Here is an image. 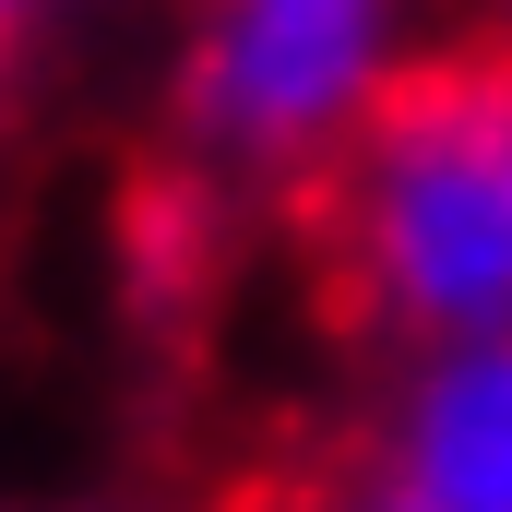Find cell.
<instances>
[{
  "instance_id": "obj_1",
  "label": "cell",
  "mask_w": 512,
  "mask_h": 512,
  "mask_svg": "<svg viewBox=\"0 0 512 512\" xmlns=\"http://www.w3.org/2000/svg\"><path fill=\"white\" fill-rule=\"evenodd\" d=\"M310 239L334 310L393 358L512 334V24L405 48L358 131L310 167Z\"/></svg>"
},
{
  "instance_id": "obj_2",
  "label": "cell",
  "mask_w": 512,
  "mask_h": 512,
  "mask_svg": "<svg viewBox=\"0 0 512 512\" xmlns=\"http://www.w3.org/2000/svg\"><path fill=\"white\" fill-rule=\"evenodd\" d=\"M417 0H203L179 48V131L227 179H310L405 72Z\"/></svg>"
},
{
  "instance_id": "obj_3",
  "label": "cell",
  "mask_w": 512,
  "mask_h": 512,
  "mask_svg": "<svg viewBox=\"0 0 512 512\" xmlns=\"http://www.w3.org/2000/svg\"><path fill=\"white\" fill-rule=\"evenodd\" d=\"M358 489L405 512H512V334L417 346L358 429Z\"/></svg>"
},
{
  "instance_id": "obj_4",
  "label": "cell",
  "mask_w": 512,
  "mask_h": 512,
  "mask_svg": "<svg viewBox=\"0 0 512 512\" xmlns=\"http://www.w3.org/2000/svg\"><path fill=\"white\" fill-rule=\"evenodd\" d=\"M24 12H48V0H0V24H24Z\"/></svg>"
},
{
  "instance_id": "obj_5",
  "label": "cell",
  "mask_w": 512,
  "mask_h": 512,
  "mask_svg": "<svg viewBox=\"0 0 512 512\" xmlns=\"http://www.w3.org/2000/svg\"><path fill=\"white\" fill-rule=\"evenodd\" d=\"M0 36H12V24H0ZM0 72H12V60H0Z\"/></svg>"
}]
</instances>
